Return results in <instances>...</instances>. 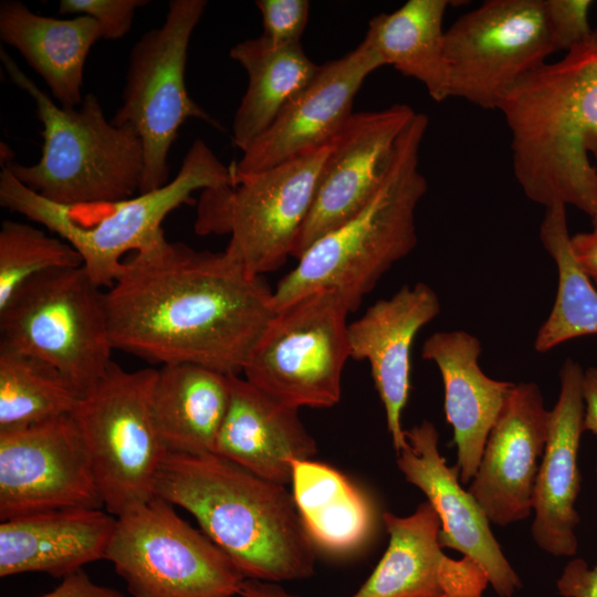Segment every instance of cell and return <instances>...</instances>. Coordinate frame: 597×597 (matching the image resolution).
Instances as JSON below:
<instances>
[{
    "mask_svg": "<svg viewBox=\"0 0 597 597\" xmlns=\"http://www.w3.org/2000/svg\"><path fill=\"white\" fill-rule=\"evenodd\" d=\"M114 349L149 363L240 375L275 313L273 290L228 249L165 237L130 253L105 291Z\"/></svg>",
    "mask_w": 597,
    "mask_h": 597,
    "instance_id": "cell-1",
    "label": "cell"
},
{
    "mask_svg": "<svg viewBox=\"0 0 597 597\" xmlns=\"http://www.w3.org/2000/svg\"><path fill=\"white\" fill-rule=\"evenodd\" d=\"M498 111L511 134L512 166L524 195L546 207L597 217V30L557 62L522 77Z\"/></svg>",
    "mask_w": 597,
    "mask_h": 597,
    "instance_id": "cell-2",
    "label": "cell"
},
{
    "mask_svg": "<svg viewBox=\"0 0 597 597\" xmlns=\"http://www.w3.org/2000/svg\"><path fill=\"white\" fill-rule=\"evenodd\" d=\"M155 495L193 515L244 578L279 583L314 573V544L284 485L216 454L167 453Z\"/></svg>",
    "mask_w": 597,
    "mask_h": 597,
    "instance_id": "cell-3",
    "label": "cell"
},
{
    "mask_svg": "<svg viewBox=\"0 0 597 597\" xmlns=\"http://www.w3.org/2000/svg\"><path fill=\"white\" fill-rule=\"evenodd\" d=\"M429 119L416 113L376 192L350 220L313 243L273 290L275 311L317 291H336L356 311L381 276L417 245L416 210L427 192L419 151Z\"/></svg>",
    "mask_w": 597,
    "mask_h": 597,
    "instance_id": "cell-4",
    "label": "cell"
},
{
    "mask_svg": "<svg viewBox=\"0 0 597 597\" xmlns=\"http://www.w3.org/2000/svg\"><path fill=\"white\" fill-rule=\"evenodd\" d=\"M0 60L12 83L25 91L43 124V146L34 165L2 167L43 199L62 207L114 202L139 193L144 148L132 125L107 121L98 98L64 108L43 92L3 49Z\"/></svg>",
    "mask_w": 597,
    "mask_h": 597,
    "instance_id": "cell-5",
    "label": "cell"
},
{
    "mask_svg": "<svg viewBox=\"0 0 597 597\" xmlns=\"http://www.w3.org/2000/svg\"><path fill=\"white\" fill-rule=\"evenodd\" d=\"M232 185L231 167L197 138L176 177L156 190L114 202L62 207L43 199L2 168L0 205L45 226L70 243L94 283L109 287L125 254L147 249L164 238L161 223L170 212L190 203L195 191Z\"/></svg>",
    "mask_w": 597,
    "mask_h": 597,
    "instance_id": "cell-6",
    "label": "cell"
},
{
    "mask_svg": "<svg viewBox=\"0 0 597 597\" xmlns=\"http://www.w3.org/2000/svg\"><path fill=\"white\" fill-rule=\"evenodd\" d=\"M101 289L83 265L30 279L0 308V344L50 363L84 396L113 364Z\"/></svg>",
    "mask_w": 597,
    "mask_h": 597,
    "instance_id": "cell-7",
    "label": "cell"
},
{
    "mask_svg": "<svg viewBox=\"0 0 597 597\" xmlns=\"http://www.w3.org/2000/svg\"><path fill=\"white\" fill-rule=\"evenodd\" d=\"M158 369L126 371L115 363L71 413L87 448L107 513L118 517L155 498L167 455L151 396Z\"/></svg>",
    "mask_w": 597,
    "mask_h": 597,
    "instance_id": "cell-8",
    "label": "cell"
},
{
    "mask_svg": "<svg viewBox=\"0 0 597 597\" xmlns=\"http://www.w3.org/2000/svg\"><path fill=\"white\" fill-rule=\"evenodd\" d=\"M348 301L336 291H317L277 308L242 374L289 406L328 408L342 394L349 354Z\"/></svg>",
    "mask_w": 597,
    "mask_h": 597,
    "instance_id": "cell-9",
    "label": "cell"
},
{
    "mask_svg": "<svg viewBox=\"0 0 597 597\" xmlns=\"http://www.w3.org/2000/svg\"><path fill=\"white\" fill-rule=\"evenodd\" d=\"M329 146L273 168L233 175V185L202 190L198 233H229L226 249L254 275L281 268L292 256L311 210Z\"/></svg>",
    "mask_w": 597,
    "mask_h": 597,
    "instance_id": "cell-10",
    "label": "cell"
},
{
    "mask_svg": "<svg viewBox=\"0 0 597 597\" xmlns=\"http://www.w3.org/2000/svg\"><path fill=\"white\" fill-rule=\"evenodd\" d=\"M105 559L133 597H233L245 579L220 547L158 496L116 517Z\"/></svg>",
    "mask_w": 597,
    "mask_h": 597,
    "instance_id": "cell-11",
    "label": "cell"
},
{
    "mask_svg": "<svg viewBox=\"0 0 597 597\" xmlns=\"http://www.w3.org/2000/svg\"><path fill=\"white\" fill-rule=\"evenodd\" d=\"M208 2L171 0L165 22L145 32L130 50L123 103L112 123L132 125L144 148L139 193L169 182L168 153L188 118L219 127L189 95L185 71L191 34Z\"/></svg>",
    "mask_w": 597,
    "mask_h": 597,
    "instance_id": "cell-12",
    "label": "cell"
},
{
    "mask_svg": "<svg viewBox=\"0 0 597 597\" xmlns=\"http://www.w3.org/2000/svg\"><path fill=\"white\" fill-rule=\"evenodd\" d=\"M451 97L498 109L522 77L555 52L543 0H488L446 30Z\"/></svg>",
    "mask_w": 597,
    "mask_h": 597,
    "instance_id": "cell-13",
    "label": "cell"
},
{
    "mask_svg": "<svg viewBox=\"0 0 597 597\" xmlns=\"http://www.w3.org/2000/svg\"><path fill=\"white\" fill-rule=\"evenodd\" d=\"M103 500L83 437L71 415L0 431V521Z\"/></svg>",
    "mask_w": 597,
    "mask_h": 597,
    "instance_id": "cell-14",
    "label": "cell"
},
{
    "mask_svg": "<svg viewBox=\"0 0 597 597\" xmlns=\"http://www.w3.org/2000/svg\"><path fill=\"white\" fill-rule=\"evenodd\" d=\"M407 104L354 113L321 167L313 203L292 256L355 217L371 199L391 160L398 138L416 115Z\"/></svg>",
    "mask_w": 597,
    "mask_h": 597,
    "instance_id": "cell-15",
    "label": "cell"
},
{
    "mask_svg": "<svg viewBox=\"0 0 597 597\" xmlns=\"http://www.w3.org/2000/svg\"><path fill=\"white\" fill-rule=\"evenodd\" d=\"M381 66L367 33L354 50L320 65L307 86L230 165L232 174L263 171L331 146L354 114V98L364 81Z\"/></svg>",
    "mask_w": 597,
    "mask_h": 597,
    "instance_id": "cell-16",
    "label": "cell"
},
{
    "mask_svg": "<svg viewBox=\"0 0 597 597\" xmlns=\"http://www.w3.org/2000/svg\"><path fill=\"white\" fill-rule=\"evenodd\" d=\"M407 443L397 454L405 479L420 489L440 521L439 542L471 558L484 572L500 597H511L522 586L490 521L472 494L462 486L459 470L449 467L438 448L439 434L428 420L405 430Z\"/></svg>",
    "mask_w": 597,
    "mask_h": 597,
    "instance_id": "cell-17",
    "label": "cell"
},
{
    "mask_svg": "<svg viewBox=\"0 0 597 597\" xmlns=\"http://www.w3.org/2000/svg\"><path fill=\"white\" fill-rule=\"evenodd\" d=\"M548 418L540 386L514 384L468 488L490 523L506 526L533 511Z\"/></svg>",
    "mask_w": 597,
    "mask_h": 597,
    "instance_id": "cell-18",
    "label": "cell"
},
{
    "mask_svg": "<svg viewBox=\"0 0 597 597\" xmlns=\"http://www.w3.org/2000/svg\"><path fill=\"white\" fill-rule=\"evenodd\" d=\"M441 303L423 282L404 285L348 324L350 358L366 360L383 402L396 453L406 446L401 413L410 390V352L418 332L434 320Z\"/></svg>",
    "mask_w": 597,
    "mask_h": 597,
    "instance_id": "cell-19",
    "label": "cell"
},
{
    "mask_svg": "<svg viewBox=\"0 0 597 597\" xmlns=\"http://www.w3.org/2000/svg\"><path fill=\"white\" fill-rule=\"evenodd\" d=\"M389 544L352 597H474L489 580L471 558L448 557L439 542L440 521L427 501L408 516L383 514Z\"/></svg>",
    "mask_w": 597,
    "mask_h": 597,
    "instance_id": "cell-20",
    "label": "cell"
},
{
    "mask_svg": "<svg viewBox=\"0 0 597 597\" xmlns=\"http://www.w3.org/2000/svg\"><path fill=\"white\" fill-rule=\"evenodd\" d=\"M584 369L567 358L561 367V391L549 410L548 429L534 490L531 534L536 545L556 557L575 556L580 522L578 450L585 432L582 392Z\"/></svg>",
    "mask_w": 597,
    "mask_h": 597,
    "instance_id": "cell-21",
    "label": "cell"
},
{
    "mask_svg": "<svg viewBox=\"0 0 597 597\" xmlns=\"http://www.w3.org/2000/svg\"><path fill=\"white\" fill-rule=\"evenodd\" d=\"M229 388L213 454L277 484L291 483V462L312 459L317 452L298 408L276 400L239 375L229 376Z\"/></svg>",
    "mask_w": 597,
    "mask_h": 597,
    "instance_id": "cell-22",
    "label": "cell"
},
{
    "mask_svg": "<svg viewBox=\"0 0 597 597\" xmlns=\"http://www.w3.org/2000/svg\"><path fill=\"white\" fill-rule=\"evenodd\" d=\"M479 338L465 331L436 332L421 348L425 360L438 367L444 388V413L453 429L462 484L471 482L513 383L485 375L479 364Z\"/></svg>",
    "mask_w": 597,
    "mask_h": 597,
    "instance_id": "cell-23",
    "label": "cell"
},
{
    "mask_svg": "<svg viewBox=\"0 0 597 597\" xmlns=\"http://www.w3.org/2000/svg\"><path fill=\"white\" fill-rule=\"evenodd\" d=\"M116 517L101 509L73 507L28 514L0 524V576L53 577L105 558Z\"/></svg>",
    "mask_w": 597,
    "mask_h": 597,
    "instance_id": "cell-24",
    "label": "cell"
},
{
    "mask_svg": "<svg viewBox=\"0 0 597 597\" xmlns=\"http://www.w3.org/2000/svg\"><path fill=\"white\" fill-rule=\"evenodd\" d=\"M0 38L18 50L44 80L60 106L81 105L86 57L102 39L100 25L93 18L43 17L18 0H2Z\"/></svg>",
    "mask_w": 597,
    "mask_h": 597,
    "instance_id": "cell-25",
    "label": "cell"
},
{
    "mask_svg": "<svg viewBox=\"0 0 597 597\" xmlns=\"http://www.w3.org/2000/svg\"><path fill=\"white\" fill-rule=\"evenodd\" d=\"M229 376L190 363L158 369L151 411L167 453H214L229 404Z\"/></svg>",
    "mask_w": 597,
    "mask_h": 597,
    "instance_id": "cell-26",
    "label": "cell"
},
{
    "mask_svg": "<svg viewBox=\"0 0 597 597\" xmlns=\"http://www.w3.org/2000/svg\"><path fill=\"white\" fill-rule=\"evenodd\" d=\"M293 500L314 546L344 555L369 537L374 511L367 496L338 470L308 460H293Z\"/></svg>",
    "mask_w": 597,
    "mask_h": 597,
    "instance_id": "cell-27",
    "label": "cell"
},
{
    "mask_svg": "<svg viewBox=\"0 0 597 597\" xmlns=\"http://www.w3.org/2000/svg\"><path fill=\"white\" fill-rule=\"evenodd\" d=\"M230 57L248 74V87L232 122L233 144L244 151L307 86L320 65L301 43L275 46L262 35L237 43Z\"/></svg>",
    "mask_w": 597,
    "mask_h": 597,
    "instance_id": "cell-28",
    "label": "cell"
},
{
    "mask_svg": "<svg viewBox=\"0 0 597 597\" xmlns=\"http://www.w3.org/2000/svg\"><path fill=\"white\" fill-rule=\"evenodd\" d=\"M449 4L448 0H409L376 15L366 32L384 66L416 78L438 103L451 97L443 30Z\"/></svg>",
    "mask_w": 597,
    "mask_h": 597,
    "instance_id": "cell-29",
    "label": "cell"
},
{
    "mask_svg": "<svg viewBox=\"0 0 597 597\" xmlns=\"http://www.w3.org/2000/svg\"><path fill=\"white\" fill-rule=\"evenodd\" d=\"M540 240L558 274L553 307L534 341L535 350L546 353L573 338L597 335V289L574 254L566 206L545 208Z\"/></svg>",
    "mask_w": 597,
    "mask_h": 597,
    "instance_id": "cell-30",
    "label": "cell"
},
{
    "mask_svg": "<svg viewBox=\"0 0 597 597\" xmlns=\"http://www.w3.org/2000/svg\"><path fill=\"white\" fill-rule=\"evenodd\" d=\"M81 397L50 363L0 344V431L71 415Z\"/></svg>",
    "mask_w": 597,
    "mask_h": 597,
    "instance_id": "cell-31",
    "label": "cell"
},
{
    "mask_svg": "<svg viewBox=\"0 0 597 597\" xmlns=\"http://www.w3.org/2000/svg\"><path fill=\"white\" fill-rule=\"evenodd\" d=\"M82 265V256L65 240L31 224L4 220L0 229V308L30 279Z\"/></svg>",
    "mask_w": 597,
    "mask_h": 597,
    "instance_id": "cell-32",
    "label": "cell"
},
{
    "mask_svg": "<svg viewBox=\"0 0 597 597\" xmlns=\"http://www.w3.org/2000/svg\"><path fill=\"white\" fill-rule=\"evenodd\" d=\"M545 19L555 52H568L594 30L588 21L590 0H543Z\"/></svg>",
    "mask_w": 597,
    "mask_h": 597,
    "instance_id": "cell-33",
    "label": "cell"
},
{
    "mask_svg": "<svg viewBox=\"0 0 597 597\" xmlns=\"http://www.w3.org/2000/svg\"><path fill=\"white\" fill-rule=\"evenodd\" d=\"M255 6L262 17V36L275 46L301 43L307 25V0H258Z\"/></svg>",
    "mask_w": 597,
    "mask_h": 597,
    "instance_id": "cell-34",
    "label": "cell"
},
{
    "mask_svg": "<svg viewBox=\"0 0 597 597\" xmlns=\"http://www.w3.org/2000/svg\"><path fill=\"white\" fill-rule=\"evenodd\" d=\"M145 0H61L59 13L88 15L100 25L102 39L117 40L129 32L136 9Z\"/></svg>",
    "mask_w": 597,
    "mask_h": 597,
    "instance_id": "cell-35",
    "label": "cell"
},
{
    "mask_svg": "<svg viewBox=\"0 0 597 597\" xmlns=\"http://www.w3.org/2000/svg\"><path fill=\"white\" fill-rule=\"evenodd\" d=\"M564 597H597V563L589 567L582 558L570 559L556 582Z\"/></svg>",
    "mask_w": 597,
    "mask_h": 597,
    "instance_id": "cell-36",
    "label": "cell"
},
{
    "mask_svg": "<svg viewBox=\"0 0 597 597\" xmlns=\"http://www.w3.org/2000/svg\"><path fill=\"white\" fill-rule=\"evenodd\" d=\"M38 597H125L117 589L97 585L82 569L62 578L61 584L52 591Z\"/></svg>",
    "mask_w": 597,
    "mask_h": 597,
    "instance_id": "cell-37",
    "label": "cell"
},
{
    "mask_svg": "<svg viewBox=\"0 0 597 597\" xmlns=\"http://www.w3.org/2000/svg\"><path fill=\"white\" fill-rule=\"evenodd\" d=\"M591 222L589 232L572 235V248L582 269L597 289V217Z\"/></svg>",
    "mask_w": 597,
    "mask_h": 597,
    "instance_id": "cell-38",
    "label": "cell"
},
{
    "mask_svg": "<svg viewBox=\"0 0 597 597\" xmlns=\"http://www.w3.org/2000/svg\"><path fill=\"white\" fill-rule=\"evenodd\" d=\"M582 392L584 399V431L597 436V367L584 370Z\"/></svg>",
    "mask_w": 597,
    "mask_h": 597,
    "instance_id": "cell-39",
    "label": "cell"
},
{
    "mask_svg": "<svg viewBox=\"0 0 597 597\" xmlns=\"http://www.w3.org/2000/svg\"><path fill=\"white\" fill-rule=\"evenodd\" d=\"M241 597H301L289 593L276 583L245 578L240 587Z\"/></svg>",
    "mask_w": 597,
    "mask_h": 597,
    "instance_id": "cell-40",
    "label": "cell"
},
{
    "mask_svg": "<svg viewBox=\"0 0 597 597\" xmlns=\"http://www.w3.org/2000/svg\"><path fill=\"white\" fill-rule=\"evenodd\" d=\"M474 597H482V596H474Z\"/></svg>",
    "mask_w": 597,
    "mask_h": 597,
    "instance_id": "cell-41",
    "label": "cell"
},
{
    "mask_svg": "<svg viewBox=\"0 0 597 597\" xmlns=\"http://www.w3.org/2000/svg\"><path fill=\"white\" fill-rule=\"evenodd\" d=\"M596 470H597V467H596Z\"/></svg>",
    "mask_w": 597,
    "mask_h": 597,
    "instance_id": "cell-42",
    "label": "cell"
}]
</instances>
